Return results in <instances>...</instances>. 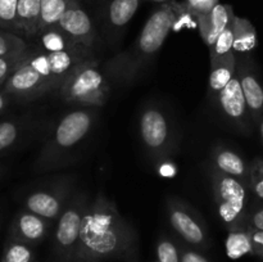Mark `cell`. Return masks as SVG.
I'll use <instances>...</instances> for the list:
<instances>
[{
  "instance_id": "obj_34",
  "label": "cell",
  "mask_w": 263,
  "mask_h": 262,
  "mask_svg": "<svg viewBox=\"0 0 263 262\" xmlns=\"http://www.w3.org/2000/svg\"><path fill=\"white\" fill-rule=\"evenodd\" d=\"M180 262H210L207 257L187 247L180 248Z\"/></svg>"
},
{
  "instance_id": "obj_37",
  "label": "cell",
  "mask_w": 263,
  "mask_h": 262,
  "mask_svg": "<svg viewBox=\"0 0 263 262\" xmlns=\"http://www.w3.org/2000/svg\"><path fill=\"white\" fill-rule=\"evenodd\" d=\"M259 134H261V138L263 140V118L261 121H259Z\"/></svg>"
},
{
  "instance_id": "obj_38",
  "label": "cell",
  "mask_w": 263,
  "mask_h": 262,
  "mask_svg": "<svg viewBox=\"0 0 263 262\" xmlns=\"http://www.w3.org/2000/svg\"><path fill=\"white\" fill-rule=\"evenodd\" d=\"M149 2H154V3H166L168 0H149Z\"/></svg>"
},
{
  "instance_id": "obj_24",
  "label": "cell",
  "mask_w": 263,
  "mask_h": 262,
  "mask_svg": "<svg viewBox=\"0 0 263 262\" xmlns=\"http://www.w3.org/2000/svg\"><path fill=\"white\" fill-rule=\"evenodd\" d=\"M0 262H35L33 246L9 238Z\"/></svg>"
},
{
  "instance_id": "obj_29",
  "label": "cell",
  "mask_w": 263,
  "mask_h": 262,
  "mask_svg": "<svg viewBox=\"0 0 263 262\" xmlns=\"http://www.w3.org/2000/svg\"><path fill=\"white\" fill-rule=\"evenodd\" d=\"M249 190L263 202V159L259 157L249 163Z\"/></svg>"
},
{
  "instance_id": "obj_6",
  "label": "cell",
  "mask_w": 263,
  "mask_h": 262,
  "mask_svg": "<svg viewBox=\"0 0 263 262\" xmlns=\"http://www.w3.org/2000/svg\"><path fill=\"white\" fill-rule=\"evenodd\" d=\"M212 189L217 205L218 216L228 230L248 228V193L249 186L235 177L212 171Z\"/></svg>"
},
{
  "instance_id": "obj_31",
  "label": "cell",
  "mask_w": 263,
  "mask_h": 262,
  "mask_svg": "<svg viewBox=\"0 0 263 262\" xmlns=\"http://www.w3.org/2000/svg\"><path fill=\"white\" fill-rule=\"evenodd\" d=\"M26 53L27 51H25V53L12 54V55L7 57H0V90L3 89L7 80L12 76L13 72L15 71L18 64L23 61Z\"/></svg>"
},
{
  "instance_id": "obj_22",
  "label": "cell",
  "mask_w": 263,
  "mask_h": 262,
  "mask_svg": "<svg viewBox=\"0 0 263 262\" xmlns=\"http://www.w3.org/2000/svg\"><path fill=\"white\" fill-rule=\"evenodd\" d=\"M32 120L28 117L12 118L0 122V154L17 145L30 131Z\"/></svg>"
},
{
  "instance_id": "obj_20",
  "label": "cell",
  "mask_w": 263,
  "mask_h": 262,
  "mask_svg": "<svg viewBox=\"0 0 263 262\" xmlns=\"http://www.w3.org/2000/svg\"><path fill=\"white\" fill-rule=\"evenodd\" d=\"M236 64L238 58L235 53H231L217 61H211V73H210V97L215 98L229 82L231 81L236 73Z\"/></svg>"
},
{
  "instance_id": "obj_35",
  "label": "cell",
  "mask_w": 263,
  "mask_h": 262,
  "mask_svg": "<svg viewBox=\"0 0 263 262\" xmlns=\"http://www.w3.org/2000/svg\"><path fill=\"white\" fill-rule=\"evenodd\" d=\"M249 234H251L252 239V246H253V252L257 256L262 257L263 258V231L258 230V229L249 228Z\"/></svg>"
},
{
  "instance_id": "obj_10",
  "label": "cell",
  "mask_w": 263,
  "mask_h": 262,
  "mask_svg": "<svg viewBox=\"0 0 263 262\" xmlns=\"http://www.w3.org/2000/svg\"><path fill=\"white\" fill-rule=\"evenodd\" d=\"M71 198V182L68 180H59L48 188L33 190L26 197L25 208L45 217L57 221L63 212L67 202Z\"/></svg>"
},
{
  "instance_id": "obj_32",
  "label": "cell",
  "mask_w": 263,
  "mask_h": 262,
  "mask_svg": "<svg viewBox=\"0 0 263 262\" xmlns=\"http://www.w3.org/2000/svg\"><path fill=\"white\" fill-rule=\"evenodd\" d=\"M218 4H220V0H184L182 3L185 9L194 18L207 14Z\"/></svg>"
},
{
  "instance_id": "obj_39",
  "label": "cell",
  "mask_w": 263,
  "mask_h": 262,
  "mask_svg": "<svg viewBox=\"0 0 263 262\" xmlns=\"http://www.w3.org/2000/svg\"><path fill=\"white\" fill-rule=\"evenodd\" d=\"M3 174V169H2V167H0V175H2Z\"/></svg>"
},
{
  "instance_id": "obj_12",
  "label": "cell",
  "mask_w": 263,
  "mask_h": 262,
  "mask_svg": "<svg viewBox=\"0 0 263 262\" xmlns=\"http://www.w3.org/2000/svg\"><path fill=\"white\" fill-rule=\"evenodd\" d=\"M57 26L77 43L82 44L90 50L94 49L98 41V31L94 21L82 7L81 0H71Z\"/></svg>"
},
{
  "instance_id": "obj_25",
  "label": "cell",
  "mask_w": 263,
  "mask_h": 262,
  "mask_svg": "<svg viewBox=\"0 0 263 262\" xmlns=\"http://www.w3.org/2000/svg\"><path fill=\"white\" fill-rule=\"evenodd\" d=\"M71 0H41L40 31L55 26L66 12Z\"/></svg>"
},
{
  "instance_id": "obj_27",
  "label": "cell",
  "mask_w": 263,
  "mask_h": 262,
  "mask_svg": "<svg viewBox=\"0 0 263 262\" xmlns=\"http://www.w3.org/2000/svg\"><path fill=\"white\" fill-rule=\"evenodd\" d=\"M18 0H0V30L20 35L17 23Z\"/></svg>"
},
{
  "instance_id": "obj_9",
  "label": "cell",
  "mask_w": 263,
  "mask_h": 262,
  "mask_svg": "<svg viewBox=\"0 0 263 262\" xmlns=\"http://www.w3.org/2000/svg\"><path fill=\"white\" fill-rule=\"evenodd\" d=\"M166 210L170 225L185 243L198 248H207L210 234L207 223L198 211L176 197H168Z\"/></svg>"
},
{
  "instance_id": "obj_13",
  "label": "cell",
  "mask_w": 263,
  "mask_h": 262,
  "mask_svg": "<svg viewBox=\"0 0 263 262\" xmlns=\"http://www.w3.org/2000/svg\"><path fill=\"white\" fill-rule=\"evenodd\" d=\"M54 222L55 221L41 217L25 208L13 218L9 229V238L30 246H36L46 238Z\"/></svg>"
},
{
  "instance_id": "obj_8",
  "label": "cell",
  "mask_w": 263,
  "mask_h": 262,
  "mask_svg": "<svg viewBox=\"0 0 263 262\" xmlns=\"http://www.w3.org/2000/svg\"><path fill=\"white\" fill-rule=\"evenodd\" d=\"M139 134L146 153L152 159H164L174 149V126L166 113L149 105L139 116Z\"/></svg>"
},
{
  "instance_id": "obj_23",
  "label": "cell",
  "mask_w": 263,
  "mask_h": 262,
  "mask_svg": "<svg viewBox=\"0 0 263 262\" xmlns=\"http://www.w3.org/2000/svg\"><path fill=\"white\" fill-rule=\"evenodd\" d=\"M226 253L231 259H238L246 254H254L248 228L229 230L226 239Z\"/></svg>"
},
{
  "instance_id": "obj_15",
  "label": "cell",
  "mask_w": 263,
  "mask_h": 262,
  "mask_svg": "<svg viewBox=\"0 0 263 262\" xmlns=\"http://www.w3.org/2000/svg\"><path fill=\"white\" fill-rule=\"evenodd\" d=\"M235 13L230 4H218L210 13L195 18L203 43L211 48L218 36L233 23Z\"/></svg>"
},
{
  "instance_id": "obj_33",
  "label": "cell",
  "mask_w": 263,
  "mask_h": 262,
  "mask_svg": "<svg viewBox=\"0 0 263 262\" xmlns=\"http://www.w3.org/2000/svg\"><path fill=\"white\" fill-rule=\"evenodd\" d=\"M247 225L249 228L258 229V230L263 231V205H256L251 211H248Z\"/></svg>"
},
{
  "instance_id": "obj_18",
  "label": "cell",
  "mask_w": 263,
  "mask_h": 262,
  "mask_svg": "<svg viewBox=\"0 0 263 262\" xmlns=\"http://www.w3.org/2000/svg\"><path fill=\"white\" fill-rule=\"evenodd\" d=\"M37 49L45 53H58V51H92L82 44L77 43L72 38H69L64 31H62L58 26H50L44 28L39 32Z\"/></svg>"
},
{
  "instance_id": "obj_17",
  "label": "cell",
  "mask_w": 263,
  "mask_h": 262,
  "mask_svg": "<svg viewBox=\"0 0 263 262\" xmlns=\"http://www.w3.org/2000/svg\"><path fill=\"white\" fill-rule=\"evenodd\" d=\"M211 159L215 171L235 177L249 186V164L233 149L223 145L215 146L211 153Z\"/></svg>"
},
{
  "instance_id": "obj_26",
  "label": "cell",
  "mask_w": 263,
  "mask_h": 262,
  "mask_svg": "<svg viewBox=\"0 0 263 262\" xmlns=\"http://www.w3.org/2000/svg\"><path fill=\"white\" fill-rule=\"evenodd\" d=\"M28 49L25 38L10 31L0 30V57L25 53Z\"/></svg>"
},
{
  "instance_id": "obj_36",
  "label": "cell",
  "mask_w": 263,
  "mask_h": 262,
  "mask_svg": "<svg viewBox=\"0 0 263 262\" xmlns=\"http://www.w3.org/2000/svg\"><path fill=\"white\" fill-rule=\"evenodd\" d=\"M12 100H14V99H13L10 95L5 94L4 91H2V90H0V112H3V110H4L5 108L10 104V103H12Z\"/></svg>"
},
{
  "instance_id": "obj_11",
  "label": "cell",
  "mask_w": 263,
  "mask_h": 262,
  "mask_svg": "<svg viewBox=\"0 0 263 262\" xmlns=\"http://www.w3.org/2000/svg\"><path fill=\"white\" fill-rule=\"evenodd\" d=\"M213 100L229 123L240 130H248L251 113L238 74L235 73L231 81L213 98Z\"/></svg>"
},
{
  "instance_id": "obj_14",
  "label": "cell",
  "mask_w": 263,
  "mask_h": 262,
  "mask_svg": "<svg viewBox=\"0 0 263 262\" xmlns=\"http://www.w3.org/2000/svg\"><path fill=\"white\" fill-rule=\"evenodd\" d=\"M236 74L240 81L252 120L259 122L263 116V86L256 72L246 62V58H238Z\"/></svg>"
},
{
  "instance_id": "obj_16",
  "label": "cell",
  "mask_w": 263,
  "mask_h": 262,
  "mask_svg": "<svg viewBox=\"0 0 263 262\" xmlns=\"http://www.w3.org/2000/svg\"><path fill=\"white\" fill-rule=\"evenodd\" d=\"M143 0H104L100 12L103 22L109 33H120L125 30Z\"/></svg>"
},
{
  "instance_id": "obj_3",
  "label": "cell",
  "mask_w": 263,
  "mask_h": 262,
  "mask_svg": "<svg viewBox=\"0 0 263 262\" xmlns=\"http://www.w3.org/2000/svg\"><path fill=\"white\" fill-rule=\"evenodd\" d=\"M97 108L80 107L64 113L49 134L35 162L36 172H46L63 167L71 161L97 122Z\"/></svg>"
},
{
  "instance_id": "obj_1",
  "label": "cell",
  "mask_w": 263,
  "mask_h": 262,
  "mask_svg": "<svg viewBox=\"0 0 263 262\" xmlns=\"http://www.w3.org/2000/svg\"><path fill=\"white\" fill-rule=\"evenodd\" d=\"M138 235L134 226L103 192L90 200L72 262H135Z\"/></svg>"
},
{
  "instance_id": "obj_28",
  "label": "cell",
  "mask_w": 263,
  "mask_h": 262,
  "mask_svg": "<svg viewBox=\"0 0 263 262\" xmlns=\"http://www.w3.org/2000/svg\"><path fill=\"white\" fill-rule=\"evenodd\" d=\"M234 27L233 23L221 33L217 38L216 43L213 44L210 49V58L211 61H217V59L223 58L229 54L234 53Z\"/></svg>"
},
{
  "instance_id": "obj_5",
  "label": "cell",
  "mask_w": 263,
  "mask_h": 262,
  "mask_svg": "<svg viewBox=\"0 0 263 262\" xmlns=\"http://www.w3.org/2000/svg\"><path fill=\"white\" fill-rule=\"evenodd\" d=\"M62 100L80 107L100 108L107 103L110 84L95 58L82 62L55 92Z\"/></svg>"
},
{
  "instance_id": "obj_21",
  "label": "cell",
  "mask_w": 263,
  "mask_h": 262,
  "mask_svg": "<svg viewBox=\"0 0 263 262\" xmlns=\"http://www.w3.org/2000/svg\"><path fill=\"white\" fill-rule=\"evenodd\" d=\"M234 27V46L235 55H247L257 48V31L253 23L244 17L235 14L233 21Z\"/></svg>"
},
{
  "instance_id": "obj_40",
  "label": "cell",
  "mask_w": 263,
  "mask_h": 262,
  "mask_svg": "<svg viewBox=\"0 0 263 262\" xmlns=\"http://www.w3.org/2000/svg\"><path fill=\"white\" fill-rule=\"evenodd\" d=\"M152 262H158V261H152Z\"/></svg>"
},
{
  "instance_id": "obj_4",
  "label": "cell",
  "mask_w": 263,
  "mask_h": 262,
  "mask_svg": "<svg viewBox=\"0 0 263 262\" xmlns=\"http://www.w3.org/2000/svg\"><path fill=\"white\" fill-rule=\"evenodd\" d=\"M59 87L61 84L53 73L49 54L40 49H28L2 91L14 100L31 102L50 92H57Z\"/></svg>"
},
{
  "instance_id": "obj_19",
  "label": "cell",
  "mask_w": 263,
  "mask_h": 262,
  "mask_svg": "<svg viewBox=\"0 0 263 262\" xmlns=\"http://www.w3.org/2000/svg\"><path fill=\"white\" fill-rule=\"evenodd\" d=\"M41 0H18L17 23L20 35L35 40L40 32Z\"/></svg>"
},
{
  "instance_id": "obj_2",
  "label": "cell",
  "mask_w": 263,
  "mask_h": 262,
  "mask_svg": "<svg viewBox=\"0 0 263 262\" xmlns=\"http://www.w3.org/2000/svg\"><path fill=\"white\" fill-rule=\"evenodd\" d=\"M180 10L181 4L179 3H162L149 15L131 48L116 55L108 63L107 72L110 77L123 84H133L139 79L163 46L170 31L176 27Z\"/></svg>"
},
{
  "instance_id": "obj_7",
  "label": "cell",
  "mask_w": 263,
  "mask_h": 262,
  "mask_svg": "<svg viewBox=\"0 0 263 262\" xmlns=\"http://www.w3.org/2000/svg\"><path fill=\"white\" fill-rule=\"evenodd\" d=\"M90 200L84 193H74L55 221L54 253L59 262H72L81 235L82 222Z\"/></svg>"
},
{
  "instance_id": "obj_30",
  "label": "cell",
  "mask_w": 263,
  "mask_h": 262,
  "mask_svg": "<svg viewBox=\"0 0 263 262\" xmlns=\"http://www.w3.org/2000/svg\"><path fill=\"white\" fill-rule=\"evenodd\" d=\"M158 262H180V249L174 240L167 236H161L157 243Z\"/></svg>"
}]
</instances>
